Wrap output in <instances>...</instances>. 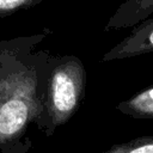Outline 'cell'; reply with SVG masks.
Returning <instances> with one entry per match:
<instances>
[{
	"mask_svg": "<svg viewBox=\"0 0 153 153\" xmlns=\"http://www.w3.org/2000/svg\"><path fill=\"white\" fill-rule=\"evenodd\" d=\"M47 33L0 41V153H30L39 127L50 53L35 51Z\"/></svg>",
	"mask_w": 153,
	"mask_h": 153,
	"instance_id": "cell-1",
	"label": "cell"
},
{
	"mask_svg": "<svg viewBox=\"0 0 153 153\" xmlns=\"http://www.w3.org/2000/svg\"><path fill=\"white\" fill-rule=\"evenodd\" d=\"M85 90L86 71L81 60L74 55H51L38 129L49 137L66 124L79 110Z\"/></svg>",
	"mask_w": 153,
	"mask_h": 153,
	"instance_id": "cell-2",
	"label": "cell"
},
{
	"mask_svg": "<svg viewBox=\"0 0 153 153\" xmlns=\"http://www.w3.org/2000/svg\"><path fill=\"white\" fill-rule=\"evenodd\" d=\"M153 51V17L146 18L102 57L103 62L136 57Z\"/></svg>",
	"mask_w": 153,
	"mask_h": 153,
	"instance_id": "cell-3",
	"label": "cell"
},
{
	"mask_svg": "<svg viewBox=\"0 0 153 153\" xmlns=\"http://www.w3.org/2000/svg\"><path fill=\"white\" fill-rule=\"evenodd\" d=\"M153 14V0H126L105 24L104 30L133 27Z\"/></svg>",
	"mask_w": 153,
	"mask_h": 153,
	"instance_id": "cell-4",
	"label": "cell"
},
{
	"mask_svg": "<svg viewBox=\"0 0 153 153\" xmlns=\"http://www.w3.org/2000/svg\"><path fill=\"white\" fill-rule=\"evenodd\" d=\"M116 109L134 118H153V85L118 103Z\"/></svg>",
	"mask_w": 153,
	"mask_h": 153,
	"instance_id": "cell-5",
	"label": "cell"
},
{
	"mask_svg": "<svg viewBox=\"0 0 153 153\" xmlns=\"http://www.w3.org/2000/svg\"><path fill=\"white\" fill-rule=\"evenodd\" d=\"M100 153H153V135L140 136L127 142L112 145Z\"/></svg>",
	"mask_w": 153,
	"mask_h": 153,
	"instance_id": "cell-6",
	"label": "cell"
},
{
	"mask_svg": "<svg viewBox=\"0 0 153 153\" xmlns=\"http://www.w3.org/2000/svg\"><path fill=\"white\" fill-rule=\"evenodd\" d=\"M43 0H0V18L10 16L19 10L29 8Z\"/></svg>",
	"mask_w": 153,
	"mask_h": 153,
	"instance_id": "cell-7",
	"label": "cell"
}]
</instances>
